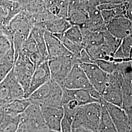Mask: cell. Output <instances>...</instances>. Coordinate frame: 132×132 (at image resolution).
Wrapping results in <instances>:
<instances>
[{"mask_svg": "<svg viewBox=\"0 0 132 132\" xmlns=\"http://www.w3.org/2000/svg\"><path fill=\"white\" fill-rule=\"evenodd\" d=\"M88 13V21L83 28H87L91 31H104L106 30V24L102 17L101 11L97 6L90 5Z\"/></svg>", "mask_w": 132, "mask_h": 132, "instance_id": "16", "label": "cell"}, {"mask_svg": "<svg viewBox=\"0 0 132 132\" xmlns=\"http://www.w3.org/2000/svg\"><path fill=\"white\" fill-rule=\"evenodd\" d=\"M6 116V113L0 107V125L3 122Z\"/></svg>", "mask_w": 132, "mask_h": 132, "instance_id": "36", "label": "cell"}, {"mask_svg": "<svg viewBox=\"0 0 132 132\" xmlns=\"http://www.w3.org/2000/svg\"><path fill=\"white\" fill-rule=\"evenodd\" d=\"M50 132H58V131H50Z\"/></svg>", "mask_w": 132, "mask_h": 132, "instance_id": "42", "label": "cell"}, {"mask_svg": "<svg viewBox=\"0 0 132 132\" xmlns=\"http://www.w3.org/2000/svg\"><path fill=\"white\" fill-rule=\"evenodd\" d=\"M101 104V114L98 132H118L105 105Z\"/></svg>", "mask_w": 132, "mask_h": 132, "instance_id": "25", "label": "cell"}, {"mask_svg": "<svg viewBox=\"0 0 132 132\" xmlns=\"http://www.w3.org/2000/svg\"><path fill=\"white\" fill-rule=\"evenodd\" d=\"M9 27L13 35L27 39L34 27L32 14L21 11L12 19Z\"/></svg>", "mask_w": 132, "mask_h": 132, "instance_id": "7", "label": "cell"}, {"mask_svg": "<svg viewBox=\"0 0 132 132\" xmlns=\"http://www.w3.org/2000/svg\"><path fill=\"white\" fill-rule=\"evenodd\" d=\"M103 43L102 46L109 56L113 60V57L120 45L122 39L114 37L107 30L103 31Z\"/></svg>", "mask_w": 132, "mask_h": 132, "instance_id": "23", "label": "cell"}, {"mask_svg": "<svg viewBox=\"0 0 132 132\" xmlns=\"http://www.w3.org/2000/svg\"><path fill=\"white\" fill-rule=\"evenodd\" d=\"M122 108L128 116L132 111V85L129 84L124 80L122 86Z\"/></svg>", "mask_w": 132, "mask_h": 132, "instance_id": "26", "label": "cell"}, {"mask_svg": "<svg viewBox=\"0 0 132 132\" xmlns=\"http://www.w3.org/2000/svg\"><path fill=\"white\" fill-rule=\"evenodd\" d=\"M90 90L83 89H67L63 88L62 106L70 101L75 102L79 106L94 102H100L92 95Z\"/></svg>", "mask_w": 132, "mask_h": 132, "instance_id": "12", "label": "cell"}, {"mask_svg": "<svg viewBox=\"0 0 132 132\" xmlns=\"http://www.w3.org/2000/svg\"><path fill=\"white\" fill-rule=\"evenodd\" d=\"M131 60H132V51L131 52Z\"/></svg>", "mask_w": 132, "mask_h": 132, "instance_id": "41", "label": "cell"}, {"mask_svg": "<svg viewBox=\"0 0 132 132\" xmlns=\"http://www.w3.org/2000/svg\"><path fill=\"white\" fill-rule=\"evenodd\" d=\"M80 28L82 35V44L84 48L103 44V31H91L85 28Z\"/></svg>", "mask_w": 132, "mask_h": 132, "instance_id": "19", "label": "cell"}, {"mask_svg": "<svg viewBox=\"0 0 132 132\" xmlns=\"http://www.w3.org/2000/svg\"><path fill=\"white\" fill-rule=\"evenodd\" d=\"M95 63V60L83 48L81 51L78 58V64Z\"/></svg>", "mask_w": 132, "mask_h": 132, "instance_id": "33", "label": "cell"}, {"mask_svg": "<svg viewBox=\"0 0 132 132\" xmlns=\"http://www.w3.org/2000/svg\"><path fill=\"white\" fill-rule=\"evenodd\" d=\"M72 132H95V131H93L90 130H88V129H84V128H77L76 129L73 130Z\"/></svg>", "mask_w": 132, "mask_h": 132, "instance_id": "37", "label": "cell"}, {"mask_svg": "<svg viewBox=\"0 0 132 132\" xmlns=\"http://www.w3.org/2000/svg\"><path fill=\"white\" fill-rule=\"evenodd\" d=\"M123 2H124L123 0H100V4H121Z\"/></svg>", "mask_w": 132, "mask_h": 132, "instance_id": "35", "label": "cell"}, {"mask_svg": "<svg viewBox=\"0 0 132 132\" xmlns=\"http://www.w3.org/2000/svg\"><path fill=\"white\" fill-rule=\"evenodd\" d=\"M24 98V89L14 75L13 69L0 83V106Z\"/></svg>", "mask_w": 132, "mask_h": 132, "instance_id": "4", "label": "cell"}, {"mask_svg": "<svg viewBox=\"0 0 132 132\" xmlns=\"http://www.w3.org/2000/svg\"><path fill=\"white\" fill-rule=\"evenodd\" d=\"M67 20L72 25H76L83 28L88 19L87 11L76 6L69 5Z\"/></svg>", "mask_w": 132, "mask_h": 132, "instance_id": "20", "label": "cell"}, {"mask_svg": "<svg viewBox=\"0 0 132 132\" xmlns=\"http://www.w3.org/2000/svg\"><path fill=\"white\" fill-rule=\"evenodd\" d=\"M90 5L97 6L100 4V0H88Z\"/></svg>", "mask_w": 132, "mask_h": 132, "instance_id": "38", "label": "cell"}, {"mask_svg": "<svg viewBox=\"0 0 132 132\" xmlns=\"http://www.w3.org/2000/svg\"><path fill=\"white\" fill-rule=\"evenodd\" d=\"M21 11L17 1L0 0V23L3 26H8L12 19Z\"/></svg>", "mask_w": 132, "mask_h": 132, "instance_id": "15", "label": "cell"}, {"mask_svg": "<svg viewBox=\"0 0 132 132\" xmlns=\"http://www.w3.org/2000/svg\"><path fill=\"white\" fill-rule=\"evenodd\" d=\"M13 46V43L6 37L0 36V60Z\"/></svg>", "mask_w": 132, "mask_h": 132, "instance_id": "32", "label": "cell"}, {"mask_svg": "<svg viewBox=\"0 0 132 132\" xmlns=\"http://www.w3.org/2000/svg\"><path fill=\"white\" fill-rule=\"evenodd\" d=\"M15 57L13 46L0 60V83L5 79L14 66Z\"/></svg>", "mask_w": 132, "mask_h": 132, "instance_id": "22", "label": "cell"}, {"mask_svg": "<svg viewBox=\"0 0 132 132\" xmlns=\"http://www.w3.org/2000/svg\"><path fill=\"white\" fill-rule=\"evenodd\" d=\"M61 87L67 89L91 90L94 88L79 64H75L70 72L63 81Z\"/></svg>", "mask_w": 132, "mask_h": 132, "instance_id": "6", "label": "cell"}, {"mask_svg": "<svg viewBox=\"0 0 132 132\" xmlns=\"http://www.w3.org/2000/svg\"><path fill=\"white\" fill-rule=\"evenodd\" d=\"M101 114V104L94 102L79 106L76 109L72 123V131L82 128L98 132Z\"/></svg>", "mask_w": 132, "mask_h": 132, "instance_id": "1", "label": "cell"}, {"mask_svg": "<svg viewBox=\"0 0 132 132\" xmlns=\"http://www.w3.org/2000/svg\"><path fill=\"white\" fill-rule=\"evenodd\" d=\"M79 64L84 71L92 86L101 95L107 81L108 74L95 63Z\"/></svg>", "mask_w": 132, "mask_h": 132, "instance_id": "8", "label": "cell"}, {"mask_svg": "<svg viewBox=\"0 0 132 132\" xmlns=\"http://www.w3.org/2000/svg\"><path fill=\"white\" fill-rule=\"evenodd\" d=\"M35 67L28 57L22 53H20L15 59L12 69L17 80L24 89V96L29 88Z\"/></svg>", "mask_w": 132, "mask_h": 132, "instance_id": "5", "label": "cell"}, {"mask_svg": "<svg viewBox=\"0 0 132 132\" xmlns=\"http://www.w3.org/2000/svg\"><path fill=\"white\" fill-rule=\"evenodd\" d=\"M51 80L48 60L42 62L35 67L29 88L24 97L28 98L33 92Z\"/></svg>", "mask_w": 132, "mask_h": 132, "instance_id": "11", "label": "cell"}, {"mask_svg": "<svg viewBox=\"0 0 132 132\" xmlns=\"http://www.w3.org/2000/svg\"></svg>", "mask_w": 132, "mask_h": 132, "instance_id": "43", "label": "cell"}, {"mask_svg": "<svg viewBox=\"0 0 132 132\" xmlns=\"http://www.w3.org/2000/svg\"><path fill=\"white\" fill-rule=\"evenodd\" d=\"M31 104V102L28 98H24L16 99L0 107L6 114L19 116L24 113Z\"/></svg>", "mask_w": 132, "mask_h": 132, "instance_id": "18", "label": "cell"}, {"mask_svg": "<svg viewBox=\"0 0 132 132\" xmlns=\"http://www.w3.org/2000/svg\"><path fill=\"white\" fill-rule=\"evenodd\" d=\"M128 116L129 118V121L130 126L132 131V111Z\"/></svg>", "mask_w": 132, "mask_h": 132, "instance_id": "39", "label": "cell"}, {"mask_svg": "<svg viewBox=\"0 0 132 132\" xmlns=\"http://www.w3.org/2000/svg\"><path fill=\"white\" fill-rule=\"evenodd\" d=\"M52 80L61 86L77 59L72 53L48 60Z\"/></svg>", "mask_w": 132, "mask_h": 132, "instance_id": "3", "label": "cell"}, {"mask_svg": "<svg viewBox=\"0 0 132 132\" xmlns=\"http://www.w3.org/2000/svg\"><path fill=\"white\" fill-rule=\"evenodd\" d=\"M62 94L61 86L51 80L33 92L28 98L32 104L62 106Z\"/></svg>", "mask_w": 132, "mask_h": 132, "instance_id": "2", "label": "cell"}, {"mask_svg": "<svg viewBox=\"0 0 132 132\" xmlns=\"http://www.w3.org/2000/svg\"><path fill=\"white\" fill-rule=\"evenodd\" d=\"M105 105L118 132H132L127 114L121 107L107 102L101 98Z\"/></svg>", "mask_w": 132, "mask_h": 132, "instance_id": "10", "label": "cell"}, {"mask_svg": "<svg viewBox=\"0 0 132 132\" xmlns=\"http://www.w3.org/2000/svg\"><path fill=\"white\" fill-rule=\"evenodd\" d=\"M106 30L114 37L122 39L132 30V21L124 16L117 17L106 26Z\"/></svg>", "mask_w": 132, "mask_h": 132, "instance_id": "13", "label": "cell"}, {"mask_svg": "<svg viewBox=\"0 0 132 132\" xmlns=\"http://www.w3.org/2000/svg\"><path fill=\"white\" fill-rule=\"evenodd\" d=\"M45 30L36 27H33L30 32L38 47L39 51L45 60H48V54L45 39Z\"/></svg>", "mask_w": 132, "mask_h": 132, "instance_id": "24", "label": "cell"}, {"mask_svg": "<svg viewBox=\"0 0 132 132\" xmlns=\"http://www.w3.org/2000/svg\"><path fill=\"white\" fill-rule=\"evenodd\" d=\"M85 49L95 61L97 60H111L105 51L102 44L87 47Z\"/></svg>", "mask_w": 132, "mask_h": 132, "instance_id": "30", "label": "cell"}, {"mask_svg": "<svg viewBox=\"0 0 132 132\" xmlns=\"http://www.w3.org/2000/svg\"><path fill=\"white\" fill-rule=\"evenodd\" d=\"M62 34L66 38L71 42L82 45V35L81 28L79 26L71 25Z\"/></svg>", "mask_w": 132, "mask_h": 132, "instance_id": "29", "label": "cell"}, {"mask_svg": "<svg viewBox=\"0 0 132 132\" xmlns=\"http://www.w3.org/2000/svg\"><path fill=\"white\" fill-rule=\"evenodd\" d=\"M44 121L47 128L52 131H60V125L64 116L62 106L40 105Z\"/></svg>", "mask_w": 132, "mask_h": 132, "instance_id": "9", "label": "cell"}, {"mask_svg": "<svg viewBox=\"0 0 132 132\" xmlns=\"http://www.w3.org/2000/svg\"><path fill=\"white\" fill-rule=\"evenodd\" d=\"M125 16L132 21V0L123 2Z\"/></svg>", "mask_w": 132, "mask_h": 132, "instance_id": "34", "label": "cell"}, {"mask_svg": "<svg viewBox=\"0 0 132 132\" xmlns=\"http://www.w3.org/2000/svg\"><path fill=\"white\" fill-rule=\"evenodd\" d=\"M37 132H50V130L49 129H46V130H42V131H39Z\"/></svg>", "mask_w": 132, "mask_h": 132, "instance_id": "40", "label": "cell"}, {"mask_svg": "<svg viewBox=\"0 0 132 132\" xmlns=\"http://www.w3.org/2000/svg\"><path fill=\"white\" fill-rule=\"evenodd\" d=\"M58 38L66 48L76 57L78 62V58L81 51L84 48L82 45L72 42L66 38L62 33L53 34Z\"/></svg>", "mask_w": 132, "mask_h": 132, "instance_id": "27", "label": "cell"}, {"mask_svg": "<svg viewBox=\"0 0 132 132\" xmlns=\"http://www.w3.org/2000/svg\"><path fill=\"white\" fill-rule=\"evenodd\" d=\"M45 39L48 59L55 58L71 53L63 45L60 40L53 33L45 31Z\"/></svg>", "mask_w": 132, "mask_h": 132, "instance_id": "14", "label": "cell"}, {"mask_svg": "<svg viewBox=\"0 0 132 132\" xmlns=\"http://www.w3.org/2000/svg\"><path fill=\"white\" fill-rule=\"evenodd\" d=\"M22 11L30 14H37L47 10L44 0H17Z\"/></svg>", "mask_w": 132, "mask_h": 132, "instance_id": "21", "label": "cell"}, {"mask_svg": "<svg viewBox=\"0 0 132 132\" xmlns=\"http://www.w3.org/2000/svg\"><path fill=\"white\" fill-rule=\"evenodd\" d=\"M95 64L107 73L111 74L117 70L118 61L113 60H97L95 61Z\"/></svg>", "mask_w": 132, "mask_h": 132, "instance_id": "31", "label": "cell"}, {"mask_svg": "<svg viewBox=\"0 0 132 132\" xmlns=\"http://www.w3.org/2000/svg\"><path fill=\"white\" fill-rule=\"evenodd\" d=\"M123 3L116 8L100 11L102 17L104 20L105 24H106V26L113 19L117 17L121 16H125V12Z\"/></svg>", "mask_w": 132, "mask_h": 132, "instance_id": "28", "label": "cell"}, {"mask_svg": "<svg viewBox=\"0 0 132 132\" xmlns=\"http://www.w3.org/2000/svg\"><path fill=\"white\" fill-rule=\"evenodd\" d=\"M20 53H22L28 57L35 67L42 62L47 61L41 56L36 42L30 34L24 41Z\"/></svg>", "mask_w": 132, "mask_h": 132, "instance_id": "17", "label": "cell"}]
</instances>
